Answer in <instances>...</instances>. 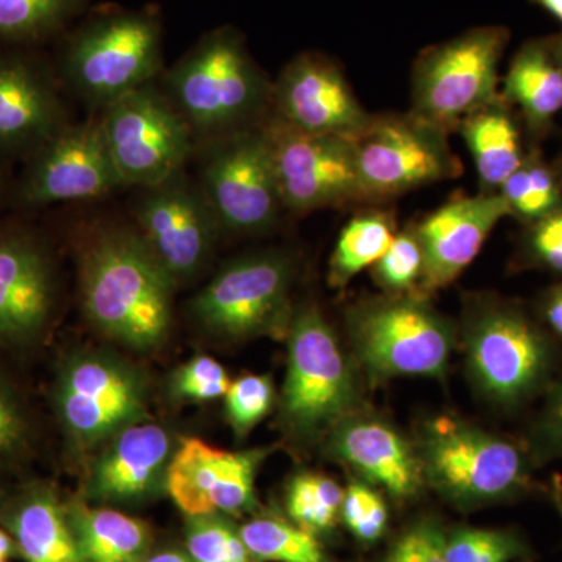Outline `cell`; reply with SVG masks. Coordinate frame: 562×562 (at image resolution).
Masks as SVG:
<instances>
[{"mask_svg":"<svg viewBox=\"0 0 562 562\" xmlns=\"http://www.w3.org/2000/svg\"><path fill=\"white\" fill-rule=\"evenodd\" d=\"M81 302L103 335L133 349L165 341L173 281L133 225L99 224L80 249Z\"/></svg>","mask_w":562,"mask_h":562,"instance_id":"6da1fadb","label":"cell"},{"mask_svg":"<svg viewBox=\"0 0 562 562\" xmlns=\"http://www.w3.org/2000/svg\"><path fill=\"white\" fill-rule=\"evenodd\" d=\"M158 85L198 146L261 127L271 116L273 83L232 25L205 33Z\"/></svg>","mask_w":562,"mask_h":562,"instance_id":"7a4b0ae2","label":"cell"},{"mask_svg":"<svg viewBox=\"0 0 562 562\" xmlns=\"http://www.w3.org/2000/svg\"><path fill=\"white\" fill-rule=\"evenodd\" d=\"M162 41L165 31L158 7H99L66 38L63 77L87 105L105 110L165 72Z\"/></svg>","mask_w":562,"mask_h":562,"instance_id":"3957f363","label":"cell"},{"mask_svg":"<svg viewBox=\"0 0 562 562\" xmlns=\"http://www.w3.org/2000/svg\"><path fill=\"white\" fill-rule=\"evenodd\" d=\"M347 330L373 382L441 379L457 344L452 322L417 294L361 299L347 310Z\"/></svg>","mask_w":562,"mask_h":562,"instance_id":"277c9868","label":"cell"},{"mask_svg":"<svg viewBox=\"0 0 562 562\" xmlns=\"http://www.w3.org/2000/svg\"><path fill=\"white\" fill-rule=\"evenodd\" d=\"M416 452L425 483L460 508L508 501L530 486L519 447L458 417L425 422Z\"/></svg>","mask_w":562,"mask_h":562,"instance_id":"5b68a950","label":"cell"},{"mask_svg":"<svg viewBox=\"0 0 562 562\" xmlns=\"http://www.w3.org/2000/svg\"><path fill=\"white\" fill-rule=\"evenodd\" d=\"M462 338L473 383L497 405L527 401L549 376V341L513 303L491 295L471 299Z\"/></svg>","mask_w":562,"mask_h":562,"instance_id":"8992f818","label":"cell"},{"mask_svg":"<svg viewBox=\"0 0 562 562\" xmlns=\"http://www.w3.org/2000/svg\"><path fill=\"white\" fill-rule=\"evenodd\" d=\"M509 38L506 27L483 25L425 47L413 66L409 113L447 135L457 132L469 114L501 95L498 66Z\"/></svg>","mask_w":562,"mask_h":562,"instance_id":"52a82bcc","label":"cell"},{"mask_svg":"<svg viewBox=\"0 0 562 562\" xmlns=\"http://www.w3.org/2000/svg\"><path fill=\"white\" fill-rule=\"evenodd\" d=\"M281 397L284 424L299 436L333 430L353 412L357 380L338 336L314 303L294 308Z\"/></svg>","mask_w":562,"mask_h":562,"instance_id":"ba28073f","label":"cell"},{"mask_svg":"<svg viewBox=\"0 0 562 562\" xmlns=\"http://www.w3.org/2000/svg\"><path fill=\"white\" fill-rule=\"evenodd\" d=\"M295 262L288 251L262 250L225 265L191 301L192 317L224 338L288 335Z\"/></svg>","mask_w":562,"mask_h":562,"instance_id":"9c48e42d","label":"cell"},{"mask_svg":"<svg viewBox=\"0 0 562 562\" xmlns=\"http://www.w3.org/2000/svg\"><path fill=\"white\" fill-rule=\"evenodd\" d=\"M201 184L222 233L261 235L284 213L265 125L201 144Z\"/></svg>","mask_w":562,"mask_h":562,"instance_id":"30bf717a","label":"cell"},{"mask_svg":"<svg viewBox=\"0 0 562 562\" xmlns=\"http://www.w3.org/2000/svg\"><path fill=\"white\" fill-rule=\"evenodd\" d=\"M101 127L124 187L144 188L184 171L198 149L190 125L158 81L101 111Z\"/></svg>","mask_w":562,"mask_h":562,"instance_id":"8fae6325","label":"cell"},{"mask_svg":"<svg viewBox=\"0 0 562 562\" xmlns=\"http://www.w3.org/2000/svg\"><path fill=\"white\" fill-rule=\"evenodd\" d=\"M353 144L369 203L457 179L462 172L449 135L413 113L375 114Z\"/></svg>","mask_w":562,"mask_h":562,"instance_id":"7c38bea8","label":"cell"},{"mask_svg":"<svg viewBox=\"0 0 562 562\" xmlns=\"http://www.w3.org/2000/svg\"><path fill=\"white\" fill-rule=\"evenodd\" d=\"M132 214L133 227L176 286L206 268L222 235L201 184L187 171L138 188Z\"/></svg>","mask_w":562,"mask_h":562,"instance_id":"4fadbf2b","label":"cell"},{"mask_svg":"<svg viewBox=\"0 0 562 562\" xmlns=\"http://www.w3.org/2000/svg\"><path fill=\"white\" fill-rule=\"evenodd\" d=\"M265 132L284 210L301 214L369 203L353 140L291 131L272 120Z\"/></svg>","mask_w":562,"mask_h":562,"instance_id":"5bb4252c","label":"cell"},{"mask_svg":"<svg viewBox=\"0 0 562 562\" xmlns=\"http://www.w3.org/2000/svg\"><path fill=\"white\" fill-rule=\"evenodd\" d=\"M63 425L81 446L113 438L144 413V384L135 369L110 355L70 358L57 386Z\"/></svg>","mask_w":562,"mask_h":562,"instance_id":"9a60e30c","label":"cell"},{"mask_svg":"<svg viewBox=\"0 0 562 562\" xmlns=\"http://www.w3.org/2000/svg\"><path fill=\"white\" fill-rule=\"evenodd\" d=\"M373 116L358 101L341 66L321 52L292 58L272 87L269 120L291 131L355 140Z\"/></svg>","mask_w":562,"mask_h":562,"instance_id":"2e32d148","label":"cell"},{"mask_svg":"<svg viewBox=\"0 0 562 562\" xmlns=\"http://www.w3.org/2000/svg\"><path fill=\"white\" fill-rule=\"evenodd\" d=\"M40 149L24 184L33 205L94 201L124 188L99 120L66 125Z\"/></svg>","mask_w":562,"mask_h":562,"instance_id":"e0dca14e","label":"cell"},{"mask_svg":"<svg viewBox=\"0 0 562 562\" xmlns=\"http://www.w3.org/2000/svg\"><path fill=\"white\" fill-rule=\"evenodd\" d=\"M266 454V449L227 452L184 439L166 469V490L188 517L247 512L255 505V479Z\"/></svg>","mask_w":562,"mask_h":562,"instance_id":"ac0fdd59","label":"cell"},{"mask_svg":"<svg viewBox=\"0 0 562 562\" xmlns=\"http://www.w3.org/2000/svg\"><path fill=\"white\" fill-rule=\"evenodd\" d=\"M506 216L512 214L498 192H480L457 195L416 222L425 255L420 294L430 299L436 291L453 283Z\"/></svg>","mask_w":562,"mask_h":562,"instance_id":"d6986e66","label":"cell"},{"mask_svg":"<svg viewBox=\"0 0 562 562\" xmlns=\"http://www.w3.org/2000/svg\"><path fill=\"white\" fill-rule=\"evenodd\" d=\"M330 450L392 497H414L424 486L416 447L379 417L351 413L333 428Z\"/></svg>","mask_w":562,"mask_h":562,"instance_id":"ffe728a7","label":"cell"},{"mask_svg":"<svg viewBox=\"0 0 562 562\" xmlns=\"http://www.w3.org/2000/svg\"><path fill=\"white\" fill-rule=\"evenodd\" d=\"M171 457V436L158 424L128 425L111 438L95 461L90 494L106 502H128L149 494Z\"/></svg>","mask_w":562,"mask_h":562,"instance_id":"44dd1931","label":"cell"},{"mask_svg":"<svg viewBox=\"0 0 562 562\" xmlns=\"http://www.w3.org/2000/svg\"><path fill=\"white\" fill-rule=\"evenodd\" d=\"M50 306L49 262L38 247L21 238L0 241V338L38 331Z\"/></svg>","mask_w":562,"mask_h":562,"instance_id":"7402d4cb","label":"cell"},{"mask_svg":"<svg viewBox=\"0 0 562 562\" xmlns=\"http://www.w3.org/2000/svg\"><path fill=\"white\" fill-rule=\"evenodd\" d=\"M54 87L18 58H0V144L43 146L66 127Z\"/></svg>","mask_w":562,"mask_h":562,"instance_id":"603a6c76","label":"cell"},{"mask_svg":"<svg viewBox=\"0 0 562 562\" xmlns=\"http://www.w3.org/2000/svg\"><path fill=\"white\" fill-rule=\"evenodd\" d=\"M457 132L464 138L475 165L480 192H498L527 155L512 105L502 92L495 101L469 114Z\"/></svg>","mask_w":562,"mask_h":562,"instance_id":"cb8c5ba5","label":"cell"},{"mask_svg":"<svg viewBox=\"0 0 562 562\" xmlns=\"http://www.w3.org/2000/svg\"><path fill=\"white\" fill-rule=\"evenodd\" d=\"M502 95L520 110L531 131L542 132L552 124L562 110V70L547 38L528 41L517 50Z\"/></svg>","mask_w":562,"mask_h":562,"instance_id":"d4e9b609","label":"cell"},{"mask_svg":"<svg viewBox=\"0 0 562 562\" xmlns=\"http://www.w3.org/2000/svg\"><path fill=\"white\" fill-rule=\"evenodd\" d=\"M9 527L25 562H85L68 509L49 490L25 495L11 513Z\"/></svg>","mask_w":562,"mask_h":562,"instance_id":"484cf974","label":"cell"},{"mask_svg":"<svg viewBox=\"0 0 562 562\" xmlns=\"http://www.w3.org/2000/svg\"><path fill=\"white\" fill-rule=\"evenodd\" d=\"M68 516L85 562H140L150 546L146 525L109 508L69 506Z\"/></svg>","mask_w":562,"mask_h":562,"instance_id":"4316f807","label":"cell"},{"mask_svg":"<svg viewBox=\"0 0 562 562\" xmlns=\"http://www.w3.org/2000/svg\"><path fill=\"white\" fill-rule=\"evenodd\" d=\"M397 235V221L387 210L361 211L347 222L328 266V283L342 290L358 273L372 268L386 254Z\"/></svg>","mask_w":562,"mask_h":562,"instance_id":"83f0119b","label":"cell"},{"mask_svg":"<svg viewBox=\"0 0 562 562\" xmlns=\"http://www.w3.org/2000/svg\"><path fill=\"white\" fill-rule=\"evenodd\" d=\"M509 214L527 225L535 224L562 205V180L538 151L525 155L524 161L502 184Z\"/></svg>","mask_w":562,"mask_h":562,"instance_id":"f1b7e54d","label":"cell"},{"mask_svg":"<svg viewBox=\"0 0 562 562\" xmlns=\"http://www.w3.org/2000/svg\"><path fill=\"white\" fill-rule=\"evenodd\" d=\"M239 535L258 561L327 562L314 532L279 517H257L244 524Z\"/></svg>","mask_w":562,"mask_h":562,"instance_id":"f546056e","label":"cell"},{"mask_svg":"<svg viewBox=\"0 0 562 562\" xmlns=\"http://www.w3.org/2000/svg\"><path fill=\"white\" fill-rule=\"evenodd\" d=\"M90 0H0V38L33 41L60 32Z\"/></svg>","mask_w":562,"mask_h":562,"instance_id":"4dcf8cb0","label":"cell"},{"mask_svg":"<svg viewBox=\"0 0 562 562\" xmlns=\"http://www.w3.org/2000/svg\"><path fill=\"white\" fill-rule=\"evenodd\" d=\"M344 491L319 473H299L286 494V508L299 527L312 532L330 530L341 514Z\"/></svg>","mask_w":562,"mask_h":562,"instance_id":"1f68e13d","label":"cell"},{"mask_svg":"<svg viewBox=\"0 0 562 562\" xmlns=\"http://www.w3.org/2000/svg\"><path fill=\"white\" fill-rule=\"evenodd\" d=\"M424 272L425 255L416 222L397 232L390 249L372 266L373 279L384 294L392 295H422Z\"/></svg>","mask_w":562,"mask_h":562,"instance_id":"d6a6232c","label":"cell"},{"mask_svg":"<svg viewBox=\"0 0 562 562\" xmlns=\"http://www.w3.org/2000/svg\"><path fill=\"white\" fill-rule=\"evenodd\" d=\"M187 547L192 562H260L247 549L239 531L217 514L190 517Z\"/></svg>","mask_w":562,"mask_h":562,"instance_id":"836d02e7","label":"cell"},{"mask_svg":"<svg viewBox=\"0 0 562 562\" xmlns=\"http://www.w3.org/2000/svg\"><path fill=\"white\" fill-rule=\"evenodd\" d=\"M525 549L509 531L461 528L446 538L447 562H512Z\"/></svg>","mask_w":562,"mask_h":562,"instance_id":"e575fe53","label":"cell"},{"mask_svg":"<svg viewBox=\"0 0 562 562\" xmlns=\"http://www.w3.org/2000/svg\"><path fill=\"white\" fill-rule=\"evenodd\" d=\"M273 398L276 390L268 375H244L231 384L225 394V408L228 422L239 438L268 416Z\"/></svg>","mask_w":562,"mask_h":562,"instance_id":"d590c367","label":"cell"},{"mask_svg":"<svg viewBox=\"0 0 562 562\" xmlns=\"http://www.w3.org/2000/svg\"><path fill=\"white\" fill-rule=\"evenodd\" d=\"M341 516L346 527L362 542L382 538L390 519L382 495L364 483H350L344 491Z\"/></svg>","mask_w":562,"mask_h":562,"instance_id":"8d00e7d4","label":"cell"},{"mask_svg":"<svg viewBox=\"0 0 562 562\" xmlns=\"http://www.w3.org/2000/svg\"><path fill=\"white\" fill-rule=\"evenodd\" d=\"M228 373L221 362L210 357H195L173 375L172 390L177 397L191 402H210L225 397L231 387Z\"/></svg>","mask_w":562,"mask_h":562,"instance_id":"74e56055","label":"cell"},{"mask_svg":"<svg viewBox=\"0 0 562 562\" xmlns=\"http://www.w3.org/2000/svg\"><path fill=\"white\" fill-rule=\"evenodd\" d=\"M524 250L532 265L562 276V205L528 225Z\"/></svg>","mask_w":562,"mask_h":562,"instance_id":"f35d334b","label":"cell"},{"mask_svg":"<svg viewBox=\"0 0 562 562\" xmlns=\"http://www.w3.org/2000/svg\"><path fill=\"white\" fill-rule=\"evenodd\" d=\"M446 538L441 525L422 520L395 542L387 562H447Z\"/></svg>","mask_w":562,"mask_h":562,"instance_id":"ab89813d","label":"cell"},{"mask_svg":"<svg viewBox=\"0 0 562 562\" xmlns=\"http://www.w3.org/2000/svg\"><path fill=\"white\" fill-rule=\"evenodd\" d=\"M535 439L547 457L562 458V382L550 392Z\"/></svg>","mask_w":562,"mask_h":562,"instance_id":"60d3db41","label":"cell"},{"mask_svg":"<svg viewBox=\"0 0 562 562\" xmlns=\"http://www.w3.org/2000/svg\"><path fill=\"white\" fill-rule=\"evenodd\" d=\"M25 438V422L16 398L0 383V454L16 450Z\"/></svg>","mask_w":562,"mask_h":562,"instance_id":"b9f144b4","label":"cell"},{"mask_svg":"<svg viewBox=\"0 0 562 562\" xmlns=\"http://www.w3.org/2000/svg\"><path fill=\"white\" fill-rule=\"evenodd\" d=\"M542 313L550 328L562 338V281L543 299Z\"/></svg>","mask_w":562,"mask_h":562,"instance_id":"7bdbcfd3","label":"cell"},{"mask_svg":"<svg viewBox=\"0 0 562 562\" xmlns=\"http://www.w3.org/2000/svg\"><path fill=\"white\" fill-rule=\"evenodd\" d=\"M140 562H192V560L190 557H187V554L169 550V552H161L154 554V557L144 558Z\"/></svg>","mask_w":562,"mask_h":562,"instance_id":"ee69618b","label":"cell"},{"mask_svg":"<svg viewBox=\"0 0 562 562\" xmlns=\"http://www.w3.org/2000/svg\"><path fill=\"white\" fill-rule=\"evenodd\" d=\"M18 553V546L13 538L0 530V560H9Z\"/></svg>","mask_w":562,"mask_h":562,"instance_id":"f6af8a7d","label":"cell"},{"mask_svg":"<svg viewBox=\"0 0 562 562\" xmlns=\"http://www.w3.org/2000/svg\"><path fill=\"white\" fill-rule=\"evenodd\" d=\"M531 2L552 14L554 20L562 24V0H531Z\"/></svg>","mask_w":562,"mask_h":562,"instance_id":"bcb514c9","label":"cell"},{"mask_svg":"<svg viewBox=\"0 0 562 562\" xmlns=\"http://www.w3.org/2000/svg\"><path fill=\"white\" fill-rule=\"evenodd\" d=\"M547 43H549L554 60H557L562 70V33H560V35L550 36V38H547Z\"/></svg>","mask_w":562,"mask_h":562,"instance_id":"7dc6e473","label":"cell"},{"mask_svg":"<svg viewBox=\"0 0 562 562\" xmlns=\"http://www.w3.org/2000/svg\"><path fill=\"white\" fill-rule=\"evenodd\" d=\"M557 171H558V173H560V177H561V180H562V154H561V157H560V161H558Z\"/></svg>","mask_w":562,"mask_h":562,"instance_id":"c3c4849f","label":"cell"},{"mask_svg":"<svg viewBox=\"0 0 562 562\" xmlns=\"http://www.w3.org/2000/svg\"><path fill=\"white\" fill-rule=\"evenodd\" d=\"M0 562H7L5 560H0Z\"/></svg>","mask_w":562,"mask_h":562,"instance_id":"681fc988","label":"cell"},{"mask_svg":"<svg viewBox=\"0 0 562 562\" xmlns=\"http://www.w3.org/2000/svg\"><path fill=\"white\" fill-rule=\"evenodd\" d=\"M0 498H2V494H0Z\"/></svg>","mask_w":562,"mask_h":562,"instance_id":"f907efd6","label":"cell"}]
</instances>
